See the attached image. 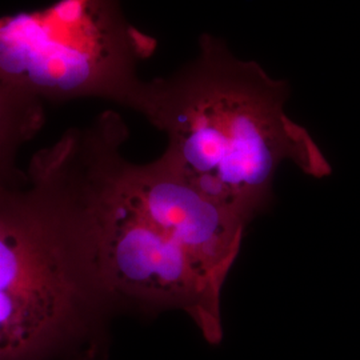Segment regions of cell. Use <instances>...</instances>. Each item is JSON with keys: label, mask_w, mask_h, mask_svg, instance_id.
I'll return each instance as SVG.
<instances>
[{"label": "cell", "mask_w": 360, "mask_h": 360, "mask_svg": "<svg viewBox=\"0 0 360 360\" xmlns=\"http://www.w3.org/2000/svg\"><path fill=\"white\" fill-rule=\"evenodd\" d=\"M290 84L203 34L191 63L143 83L136 112L167 138L163 156L199 191L248 226L270 206L279 168L324 179L333 166L285 104Z\"/></svg>", "instance_id": "obj_2"}, {"label": "cell", "mask_w": 360, "mask_h": 360, "mask_svg": "<svg viewBox=\"0 0 360 360\" xmlns=\"http://www.w3.org/2000/svg\"><path fill=\"white\" fill-rule=\"evenodd\" d=\"M44 124V104L0 80V190L19 184L16 156Z\"/></svg>", "instance_id": "obj_5"}, {"label": "cell", "mask_w": 360, "mask_h": 360, "mask_svg": "<svg viewBox=\"0 0 360 360\" xmlns=\"http://www.w3.org/2000/svg\"><path fill=\"white\" fill-rule=\"evenodd\" d=\"M156 49L122 0H59L0 16V80L43 104L95 98L135 110L138 68Z\"/></svg>", "instance_id": "obj_4"}, {"label": "cell", "mask_w": 360, "mask_h": 360, "mask_svg": "<svg viewBox=\"0 0 360 360\" xmlns=\"http://www.w3.org/2000/svg\"><path fill=\"white\" fill-rule=\"evenodd\" d=\"M105 359V356L102 355V354H96V352H91V354H87V355H83V356H80V358H77V359L74 360H104Z\"/></svg>", "instance_id": "obj_6"}, {"label": "cell", "mask_w": 360, "mask_h": 360, "mask_svg": "<svg viewBox=\"0 0 360 360\" xmlns=\"http://www.w3.org/2000/svg\"><path fill=\"white\" fill-rule=\"evenodd\" d=\"M129 129L104 111L34 155L65 202L92 276L114 314H186L207 343L224 335L221 294L180 245L143 165L123 155Z\"/></svg>", "instance_id": "obj_1"}, {"label": "cell", "mask_w": 360, "mask_h": 360, "mask_svg": "<svg viewBox=\"0 0 360 360\" xmlns=\"http://www.w3.org/2000/svg\"><path fill=\"white\" fill-rule=\"evenodd\" d=\"M114 316L62 198L28 168L0 190V360L107 355Z\"/></svg>", "instance_id": "obj_3"}]
</instances>
